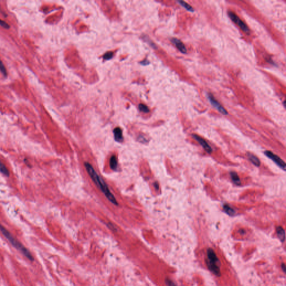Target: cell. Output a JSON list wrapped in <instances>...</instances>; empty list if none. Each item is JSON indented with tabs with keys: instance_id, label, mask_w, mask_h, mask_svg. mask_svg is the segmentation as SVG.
<instances>
[{
	"instance_id": "9c48e42d",
	"label": "cell",
	"mask_w": 286,
	"mask_h": 286,
	"mask_svg": "<svg viewBox=\"0 0 286 286\" xmlns=\"http://www.w3.org/2000/svg\"><path fill=\"white\" fill-rule=\"evenodd\" d=\"M114 138L116 141L122 142L123 141V131L120 127H116L114 130Z\"/></svg>"
},
{
	"instance_id": "d6986e66",
	"label": "cell",
	"mask_w": 286,
	"mask_h": 286,
	"mask_svg": "<svg viewBox=\"0 0 286 286\" xmlns=\"http://www.w3.org/2000/svg\"><path fill=\"white\" fill-rule=\"evenodd\" d=\"M0 25L4 28L5 29H9L10 28V26L8 23H6L5 21H3V20H1L0 19Z\"/></svg>"
},
{
	"instance_id": "44dd1931",
	"label": "cell",
	"mask_w": 286,
	"mask_h": 286,
	"mask_svg": "<svg viewBox=\"0 0 286 286\" xmlns=\"http://www.w3.org/2000/svg\"><path fill=\"white\" fill-rule=\"evenodd\" d=\"M112 56H113V54H112V53H107V54H105V56H104V59H110L111 58H112Z\"/></svg>"
},
{
	"instance_id": "4fadbf2b",
	"label": "cell",
	"mask_w": 286,
	"mask_h": 286,
	"mask_svg": "<svg viewBox=\"0 0 286 286\" xmlns=\"http://www.w3.org/2000/svg\"><path fill=\"white\" fill-rule=\"evenodd\" d=\"M110 166L113 170H116L117 168V160L115 155H112L110 159Z\"/></svg>"
},
{
	"instance_id": "9a60e30c",
	"label": "cell",
	"mask_w": 286,
	"mask_h": 286,
	"mask_svg": "<svg viewBox=\"0 0 286 286\" xmlns=\"http://www.w3.org/2000/svg\"><path fill=\"white\" fill-rule=\"evenodd\" d=\"M178 3L179 4L181 5V6H182L183 8H186L187 10L189 11H191V12H193V8L190 6V5L188 4L186 2H185L184 1H179Z\"/></svg>"
},
{
	"instance_id": "8992f818",
	"label": "cell",
	"mask_w": 286,
	"mask_h": 286,
	"mask_svg": "<svg viewBox=\"0 0 286 286\" xmlns=\"http://www.w3.org/2000/svg\"><path fill=\"white\" fill-rule=\"evenodd\" d=\"M208 98L209 101H210L211 105H212L216 109H217L220 113H221L223 115H227V110L221 105V104L219 103V102H218L216 99H214L213 96L211 94H208Z\"/></svg>"
},
{
	"instance_id": "7402d4cb",
	"label": "cell",
	"mask_w": 286,
	"mask_h": 286,
	"mask_svg": "<svg viewBox=\"0 0 286 286\" xmlns=\"http://www.w3.org/2000/svg\"><path fill=\"white\" fill-rule=\"evenodd\" d=\"M281 266H282V269L283 270V272L285 273L286 272V266H285V264L284 263H283L281 265Z\"/></svg>"
},
{
	"instance_id": "3957f363",
	"label": "cell",
	"mask_w": 286,
	"mask_h": 286,
	"mask_svg": "<svg viewBox=\"0 0 286 286\" xmlns=\"http://www.w3.org/2000/svg\"><path fill=\"white\" fill-rule=\"evenodd\" d=\"M206 263L208 268L212 273L217 276L220 275V262L214 250L212 248H208L207 250Z\"/></svg>"
},
{
	"instance_id": "30bf717a",
	"label": "cell",
	"mask_w": 286,
	"mask_h": 286,
	"mask_svg": "<svg viewBox=\"0 0 286 286\" xmlns=\"http://www.w3.org/2000/svg\"><path fill=\"white\" fill-rule=\"evenodd\" d=\"M247 156L248 157V159L250 160V162L253 163V164H254L255 166L259 167L260 166V160L258 159V158L257 156H255L251 153H248Z\"/></svg>"
},
{
	"instance_id": "6da1fadb",
	"label": "cell",
	"mask_w": 286,
	"mask_h": 286,
	"mask_svg": "<svg viewBox=\"0 0 286 286\" xmlns=\"http://www.w3.org/2000/svg\"><path fill=\"white\" fill-rule=\"evenodd\" d=\"M84 166L86 170L88 172V173L90 175L92 179L97 186V187L101 190V191L104 193V195L106 196V197L111 202L117 205V202L116 200L115 197L113 196L111 192L110 191L107 184L103 182V180L99 177V175L96 172L93 167L90 163H85Z\"/></svg>"
},
{
	"instance_id": "5bb4252c",
	"label": "cell",
	"mask_w": 286,
	"mask_h": 286,
	"mask_svg": "<svg viewBox=\"0 0 286 286\" xmlns=\"http://www.w3.org/2000/svg\"><path fill=\"white\" fill-rule=\"evenodd\" d=\"M223 208L224 211L227 212V214L229 215H234L235 213V211L229 205H225L224 207H223Z\"/></svg>"
},
{
	"instance_id": "e0dca14e",
	"label": "cell",
	"mask_w": 286,
	"mask_h": 286,
	"mask_svg": "<svg viewBox=\"0 0 286 286\" xmlns=\"http://www.w3.org/2000/svg\"><path fill=\"white\" fill-rule=\"evenodd\" d=\"M0 72L3 74L5 76H7V71L5 67V65L2 63V62L0 59Z\"/></svg>"
},
{
	"instance_id": "7a4b0ae2",
	"label": "cell",
	"mask_w": 286,
	"mask_h": 286,
	"mask_svg": "<svg viewBox=\"0 0 286 286\" xmlns=\"http://www.w3.org/2000/svg\"><path fill=\"white\" fill-rule=\"evenodd\" d=\"M0 231L14 248H15L17 250L20 251V252L29 260H30V261H34V259L33 256L32 255V253L30 252V251L28 250L26 248H25L20 242H19L15 238L12 236V234L5 227L1 225H0Z\"/></svg>"
},
{
	"instance_id": "7c38bea8",
	"label": "cell",
	"mask_w": 286,
	"mask_h": 286,
	"mask_svg": "<svg viewBox=\"0 0 286 286\" xmlns=\"http://www.w3.org/2000/svg\"><path fill=\"white\" fill-rule=\"evenodd\" d=\"M230 177L231 178L232 181L233 183L235 184L237 186H240L241 185V180L239 178L238 175L234 172H232L230 173Z\"/></svg>"
},
{
	"instance_id": "2e32d148",
	"label": "cell",
	"mask_w": 286,
	"mask_h": 286,
	"mask_svg": "<svg viewBox=\"0 0 286 286\" xmlns=\"http://www.w3.org/2000/svg\"><path fill=\"white\" fill-rule=\"evenodd\" d=\"M0 172L2 173H3L4 175H6L7 176H8V175H9L8 169L6 168V167H5V166H4L3 164V163H2L1 161H0Z\"/></svg>"
},
{
	"instance_id": "ac0fdd59",
	"label": "cell",
	"mask_w": 286,
	"mask_h": 286,
	"mask_svg": "<svg viewBox=\"0 0 286 286\" xmlns=\"http://www.w3.org/2000/svg\"><path fill=\"white\" fill-rule=\"evenodd\" d=\"M139 109L141 111L144 112H148L149 111V108L143 104H140L139 105Z\"/></svg>"
},
{
	"instance_id": "52a82bcc",
	"label": "cell",
	"mask_w": 286,
	"mask_h": 286,
	"mask_svg": "<svg viewBox=\"0 0 286 286\" xmlns=\"http://www.w3.org/2000/svg\"><path fill=\"white\" fill-rule=\"evenodd\" d=\"M192 136L194 138V139L196 140H197L198 141V143L203 148L205 149V151H206L207 153H208L209 154L212 153V148L211 147L210 145L208 144V143L205 139H203L202 138L200 137L199 135H196V134H193Z\"/></svg>"
},
{
	"instance_id": "ffe728a7",
	"label": "cell",
	"mask_w": 286,
	"mask_h": 286,
	"mask_svg": "<svg viewBox=\"0 0 286 286\" xmlns=\"http://www.w3.org/2000/svg\"><path fill=\"white\" fill-rule=\"evenodd\" d=\"M166 283L167 284V285L168 286H177L175 283L173 282V281H172L171 279H168V278H166Z\"/></svg>"
},
{
	"instance_id": "5b68a950",
	"label": "cell",
	"mask_w": 286,
	"mask_h": 286,
	"mask_svg": "<svg viewBox=\"0 0 286 286\" xmlns=\"http://www.w3.org/2000/svg\"><path fill=\"white\" fill-rule=\"evenodd\" d=\"M229 16L230 17L231 20L233 21H234L235 23L237 25H238L241 28L243 32H246V33H249V28L247 27L246 24H245L242 21L240 20L238 16H236L234 13L232 12H229Z\"/></svg>"
},
{
	"instance_id": "277c9868",
	"label": "cell",
	"mask_w": 286,
	"mask_h": 286,
	"mask_svg": "<svg viewBox=\"0 0 286 286\" xmlns=\"http://www.w3.org/2000/svg\"><path fill=\"white\" fill-rule=\"evenodd\" d=\"M264 154L266 157L269 158L271 160H272L274 162V163L277 164L281 168L283 169L284 171L286 170V163L278 156L274 154V153H273L272 152L270 151H266L264 152Z\"/></svg>"
},
{
	"instance_id": "ba28073f",
	"label": "cell",
	"mask_w": 286,
	"mask_h": 286,
	"mask_svg": "<svg viewBox=\"0 0 286 286\" xmlns=\"http://www.w3.org/2000/svg\"><path fill=\"white\" fill-rule=\"evenodd\" d=\"M172 42L175 44V47L177 48L182 53H187V49L185 47L184 45L183 44V43L180 40L176 38H173L172 39Z\"/></svg>"
},
{
	"instance_id": "8fae6325",
	"label": "cell",
	"mask_w": 286,
	"mask_h": 286,
	"mask_svg": "<svg viewBox=\"0 0 286 286\" xmlns=\"http://www.w3.org/2000/svg\"><path fill=\"white\" fill-rule=\"evenodd\" d=\"M276 231H277V234L278 236V238L280 239V240L283 242L285 240V231L283 229V227H278L276 229Z\"/></svg>"
}]
</instances>
